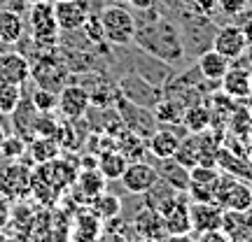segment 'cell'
<instances>
[{
	"instance_id": "obj_1",
	"label": "cell",
	"mask_w": 252,
	"mask_h": 242,
	"mask_svg": "<svg viewBox=\"0 0 252 242\" xmlns=\"http://www.w3.org/2000/svg\"><path fill=\"white\" fill-rule=\"evenodd\" d=\"M133 42L138 45V49L166 63H175L185 56V42L180 37V30L166 17H154L145 24H135Z\"/></svg>"
},
{
	"instance_id": "obj_2",
	"label": "cell",
	"mask_w": 252,
	"mask_h": 242,
	"mask_svg": "<svg viewBox=\"0 0 252 242\" xmlns=\"http://www.w3.org/2000/svg\"><path fill=\"white\" fill-rule=\"evenodd\" d=\"M100 24H103V35H105V42L117 47H126L133 42L135 35V17L131 9H126L124 5H108L103 7V12L98 14Z\"/></svg>"
},
{
	"instance_id": "obj_3",
	"label": "cell",
	"mask_w": 252,
	"mask_h": 242,
	"mask_svg": "<svg viewBox=\"0 0 252 242\" xmlns=\"http://www.w3.org/2000/svg\"><path fill=\"white\" fill-rule=\"evenodd\" d=\"M215 203L222 210L245 212L252 207V187L248 180L234 175H220L215 182Z\"/></svg>"
},
{
	"instance_id": "obj_4",
	"label": "cell",
	"mask_w": 252,
	"mask_h": 242,
	"mask_svg": "<svg viewBox=\"0 0 252 242\" xmlns=\"http://www.w3.org/2000/svg\"><path fill=\"white\" fill-rule=\"evenodd\" d=\"M119 96L126 100H131V103H135V105H140V108L154 109V105H157L166 93H163L161 86H154V84H150L147 80H143L138 72L131 70L128 75H124V77L119 80Z\"/></svg>"
},
{
	"instance_id": "obj_5",
	"label": "cell",
	"mask_w": 252,
	"mask_h": 242,
	"mask_svg": "<svg viewBox=\"0 0 252 242\" xmlns=\"http://www.w3.org/2000/svg\"><path fill=\"white\" fill-rule=\"evenodd\" d=\"M28 24H31V33L37 42L42 45H54L56 35H59V24L54 17V2L52 0H40L31 5L28 12Z\"/></svg>"
},
{
	"instance_id": "obj_6",
	"label": "cell",
	"mask_w": 252,
	"mask_h": 242,
	"mask_svg": "<svg viewBox=\"0 0 252 242\" xmlns=\"http://www.w3.org/2000/svg\"><path fill=\"white\" fill-rule=\"evenodd\" d=\"M117 108H119V117H122V124L126 126V131L140 135L143 140H147V137L159 128L152 109L140 108V105H135V103H131V100L122 98V96H119Z\"/></svg>"
},
{
	"instance_id": "obj_7",
	"label": "cell",
	"mask_w": 252,
	"mask_h": 242,
	"mask_svg": "<svg viewBox=\"0 0 252 242\" xmlns=\"http://www.w3.org/2000/svg\"><path fill=\"white\" fill-rule=\"evenodd\" d=\"M91 105V93L80 84H65L59 91V103L56 109L63 114V119L68 121H77L87 114V109Z\"/></svg>"
},
{
	"instance_id": "obj_8",
	"label": "cell",
	"mask_w": 252,
	"mask_h": 242,
	"mask_svg": "<svg viewBox=\"0 0 252 242\" xmlns=\"http://www.w3.org/2000/svg\"><path fill=\"white\" fill-rule=\"evenodd\" d=\"M119 180H122V184H124V188L128 193L143 196L145 191H150L159 182V172H157V168L152 163L147 161H128L124 175Z\"/></svg>"
},
{
	"instance_id": "obj_9",
	"label": "cell",
	"mask_w": 252,
	"mask_h": 242,
	"mask_svg": "<svg viewBox=\"0 0 252 242\" xmlns=\"http://www.w3.org/2000/svg\"><path fill=\"white\" fill-rule=\"evenodd\" d=\"M182 191H178V196L173 198L168 205L163 207L161 212V221H163V231L166 235H187L191 233V219H189V203L187 198L180 196Z\"/></svg>"
},
{
	"instance_id": "obj_10",
	"label": "cell",
	"mask_w": 252,
	"mask_h": 242,
	"mask_svg": "<svg viewBox=\"0 0 252 242\" xmlns=\"http://www.w3.org/2000/svg\"><path fill=\"white\" fill-rule=\"evenodd\" d=\"M91 14L89 0H61L54 2V17L59 30H80L82 24Z\"/></svg>"
},
{
	"instance_id": "obj_11",
	"label": "cell",
	"mask_w": 252,
	"mask_h": 242,
	"mask_svg": "<svg viewBox=\"0 0 252 242\" xmlns=\"http://www.w3.org/2000/svg\"><path fill=\"white\" fill-rule=\"evenodd\" d=\"M133 72H138L143 80H147L150 84L154 86H163L166 81L173 77V70H171V63L161 61L157 56L147 54L143 49H138V56L133 61Z\"/></svg>"
},
{
	"instance_id": "obj_12",
	"label": "cell",
	"mask_w": 252,
	"mask_h": 242,
	"mask_svg": "<svg viewBox=\"0 0 252 242\" xmlns=\"http://www.w3.org/2000/svg\"><path fill=\"white\" fill-rule=\"evenodd\" d=\"M213 49L226 56L229 61L234 58H243L245 49H248V40L241 26H222L213 37Z\"/></svg>"
},
{
	"instance_id": "obj_13",
	"label": "cell",
	"mask_w": 252,
	"mask_h": 242,
	"mask_svg": "<svg viewBox=\"0 0 252 242\" xmlns=\"http://www.w3.org/2000/svg\"><path fill=\"white\" fill-rule=\"evenodd\" d=\"M222 207L217 203H191L189 200V219H191V231L203 233L213 228H222Z\"/></svg>"
},
{
	"instance_id": "obj_14",
	"label": "cell",
	"mask_w": 252,
	"mask_h": 242,
	"mask_svg": "<svg viewBox=\"0 0 252 242\" xmlns=\"http://www.w3.org/2000/svg\"><path fill=\"white\" fill-rule=\"evenodd\" d=\"M31 77V63L26 56L17 52H5L0 54V84H19L24 86Z\"/></svg>"
},
{
	"instance_id": "obj_15",
	"label": "cell",
	"mask_w": 252,
	"mask_h": 242,
	"mask_svg": "<svg viewBox=\"0 0 252 242\" xmlns=\"http://www.w3.org/2000/svg\"><path fill=\"white\" fill-rule=\"evenodd\" d=\"M220 86L224 91L226 98L243 100L250 98V70L248 68H229L224 72V77L220 80Z\"/></svg>"
},
{
	"instance_id": "obj_16",
	"label": "cell",
	"mask_w": 252,
	"mask_h": 242,
	"mask_svg": "<svg viewBox=\"0 0 252 242\" xmlns=\"http://www.w3.org/2000/svg\"><path fill=\"white\" fill-rule=\"evenodd\" d=\"M0 191L7 198H21L31 191V172L24 165H9L0 177Z\"/></svg>"
},
{
	"instance_id": "obj_17",
	"label": "cell",
	"mask_w": 252,
	"mask_h": 242,
	"mask_svg": "<svg viewBox=\"0 0 252 242\" xmlns=\"http://www.w3.org/2000/svg\"><path fill=\"white\" fill-rule=\"evenodd\" d=\"M180 140L182 137L175 131H171V126L168 128H157L147 137V149L157 159H173L175 152H178V147H180Z\"/></svg>"
},
{
	"instance_id": "obj_18",
	"label": "cell",
	"mask_w": 252,
	"mask_h": 242,
	"mask_svg": "<svg viewBox=\"0 0 252 242\" xmlns=\"http://www.w3.org/2000/svg\"><path fill=\"white\" fill-rule=\"evenodd\" d=\"M198 75L203 77V80L208 81H217L220 84V80L224 77V72L231 68V61L226 58V56H222L220 52H215V49H208V52H203V54L198 56Z\"/></svg>"
},
{
	"instance_id": "obj_19",
	"label": "cell",
	"mask_w": 252,
	"mask_h": 242,
	"mask_svg": "<svg viewBox=\"0 0 252 242\" xmlns=\"http://www.w3.org/2000/svg\"><path fill=\"white\" fill-rule=\"evenodd\" d=\"M159 180L166 182L168 187H173L175 191H187L189 187V168H185L180 161H175V159H159Z\"/></svg>"
},
{
	"instance_id": "obj_20",
	"label": "cell",
	"mask_w": 252,
	"mask_h": 242,
	"mask_svg": "<svg viewBox=\"0 0 252 242\" xmlns=\"http://www.w3.org/2000/svg\"><path fill=\"white\" fill-rule=\"evenodd\" d=\"M133 228L140 238H152V240H163V238H166L161 215H159L157 210H152V207H145L143 212L135 216Z\"/></svg>"
},
{
	"instance_id": "obj_21",
	"label": "cell",
	"mask_w": 252,
	"mask_h": 242,
	"mask_svg": "<svg viewBox=\"0 0 252 242\" xmlns=\"http://www.w3.org/2000/svg\"><path fill=\"white\" fill-rule=\"evenodd\" d=\"M105 182L108 180L100 175L98 168H82L80 175L75 177V187H77V191L82 193V198L91 203L98 193L105 191Z\"/></svg>"
},
{
	"instance_id": "obj_22",
	"label": "cell",
	"mask_w": 252,
	"mask_h": 242,
	"mask_svg": "<svg viewBox=\"0 0 252 242\" xmlns=\"http://www.w3.org/2000/svg\"><path fill=\"white\" fill-rule=\"evenodd\" d=\"M126 165H128V159L119 149H103L98 154V161H96V168L105 180H119L124 175Z\"/></svg>"
},
{
	"instance_id": "obj_23",
	"label": "cell",
	"mask_w": 252,
	"mask_h": 242,
	"mask_svg": "<svg viewBox=\"0 0 252 242\" xmlns=\"http://www.w3.org/2000/svg\"><path fill=\"white\" fill-rule=\"evenodd\" d=\"M154 119L157 124H166V126H182V114H185V105L182 100L173 98V96H163L157 105H154Z\"/></svg>"
},
{
	"instance_id": "obj_24",
	"label": "cell",
	"mask_w": 252,
	"mask_h": 242,
	"mask_svg": "<svg viewBox=\"0 0 252 242\" xmlns=\"http://www.w3.org/2000/svg\"><path fill=\"white\" fill-rule=\"evenodd\" d=\"M24 35V19L17 9H0V42L14 45Z\"/></svg>"
},
{
	"instance_id": "obj_25",
	"label": "cell",
	"mask_w": 252,
	"mask_h": 242,
	"mask_svg": "<svg viewBox=\"0 0 252 242\" xmlns=\"http://www.w3.org/2000/svg\"><path fill=\"white\" fill-rule=\"evenodd\" d=\"M28 152H31V159L42 165V163H49L61 156V144L56 142V137H45V135H37L35 140H31L28 144Z\"/></svg>"
},
{
	"instance_id": "obj_26",
	"label": "cell",
	"mask_w": 252,
	"mask_h": 242,
	"mask_svg": "<svg viewBox=\"0 0 252 242\" xmlns=\"http://www.w3.org/2000/svg\"><path fill=\"white\" fill-rule=\"evenodd\" d=\"M222 231L234 242H250L252 235V231L245 224L243 212H234V210H224L222 212Z\"/></svg>"
},
{
	"instance_id": "obj_27",
	"label": "cell",
	"mask_w": 252,
	"mask_h": 242,
	"mask_svg": "<svg viewBox=\"0 0 252 242\" xmlns=\"http://www.w3.org/2000/svg\"><path fill=\"white\" fill-rule=\"evenodd\" d=\"M210 121H213V114H210V109L206 105H189L185 108V114H182V126H185V131L187 133H203L210 128Z\"/></svg>"
},
{
	"instance_id": "obj_28",
	"label": "cell",
	"mask_w": 252,
	"mask_h": 242,
	"mask_svg": "<svg viewBox=\"0 0 252 242\" xmlns=\"http://www.w3.org/2000/svg\"><path fill=\"white\" fill-rule=\"evenodd\" d=\"M91 212L98 216L100 221H112L115 216L122 212V200L112 193H98V196L91 200Z\"/></svg>"
},
{
	"instance_id": "obj_29",
	"label": "cell",
	"mask_w": 252,
	"mask_h": 242,
	"mask_svg": "<svg viewBox=\"0 0 252 242\" xmlns=\"http://www.w3.org/2000/svg\"><path fill=\"white\" fill-rule=\"evenodd\" d=\"M217 165L226 172V175H234V177H241V180H250L252 170H250V163H245L243 159H236L231 152L226 149H220L217 152Z\"/></svg>"
},
{
	"instance_id": "obj_30",
	"label": "cell",
	"mask_w": 252,
	"mask_h": 242,
	"mask_svg": "<svg viewBox=\"0 0 252 242\" xmlns=\"http://www.w3.org/2000/svg\"><path fill=\"white\" fill-rule=\"evenodd\" d=\"M75 235L80 242H96L100 233H103V226H100V219L94 212H84V215L77 216V224H75Z\"/></svg>"
},
{
	"instance_id": "obj_31",
	"label": "cell",
	"mask_w": 252,
	"mask_h": 242,
	"mask_svg": "<svg viewBox=\"0 0 252 242\" xmlns=\"http://www.w3.org/2000/svg\"><path fill=\"white\" fill-rule=\"evenodd\" d=\"M21 103V86L19 84H0V114L9 117Z\"/></svg>"
},
{
	"instance_id": "obj_32",
	"label": "cell",
	"mask_w": 252,
	"mask_h": 242,
	"mask_svg": "<svg viewBox=\"0 0 252 242\" xmlns=\"http://www.w3.org/2000/svg\"><path fill=\"white\" fill-rule=\"evenodd\" d=\"M31 103H33V108L37 112H42V114H49V112H54L56 109V103H59V93L52 89H42V86H37L35 93L31 96Z\"/></svg>"
},
{
	"instance_id": "obj_33",
	"label": "cell",
	"mask_w": 252,
	"mask_h": 242,
	"mask_svg": "<svg viewBox=\"0 0 252 242\" xmlns=\"http://www.w3.org/2000/svg\"><path fill=\"white\" fill-rule=\"evenodd\" d=\"M222 172L217 170V165H203V163H196L189 168V180L198 182V184H215L220 180Z\"/></svg>"
},
{
	"instance_id": "obj_34",
	"label": "cell",
	"mask_w": 252,
	"mask_h": 242,
	"mask_svg": "<svg viewBox=\"0 0 252 242\" xmlns=\"http://www.w3.org/2000/svg\"><path fill=\"white\" fill-rule=\"evenodd\" d=\"M24 152H26V140H24L19 133L7 135L5 142H2V149H0V154H2L5 159H19Z\"/></svg>"
},
{
	"instance_id": "obj_35",
	"label": "cell",
	"mask_w": 252,
	"mask_h": 242,
	"mask_svg": "<svg viewBox=\"0 0 252 242\" xmlns=\"http://www.w3.org/2000/svg\"><path fill=\"white\" fill-rule=\"evenodd\" d=\"M82 28H84V33H87V37H89L91 42H105V35H103V24H100L98 17L89 14L87 21L82 24Z\"/></svg>"
},
{
	"instance_id": "obj_36",
	"label": "cell",
	"mask_w": 252,
	"mask_h": 242,
	"mask_svg": "<svg viewBox=\"0 0 252 242\" xmlns=\"http://www.w3.org/2000/svg\"><path fill=\"white\" fill-rule=\"evenodd\" d=\"M56 121L49 114H37V119H35V124H33V133L35 135H45V137H54L56 135Z\"/></svg>"
},
{
	"instance_id": "obj_37",
	"label": "cell",
	"mask_w": 252,
	"mask_h": 242,
	"mask_svg": "<svg viewBox=\"0 0 252 242\" xmlns=\"http://www.w3.org/2000/svg\"><path fill=\"white\" fill-rule=\"evenodd\" d=\"M217 7L222 9L224 14H229V17H234V14H241L245 9V5H248V0H215Z\"/></svg>"
},
{
	"instance_id": "obj_38",
	"label": "cell",
	"mask_w": 252,
	"mask_h": 242,
	"mask_svg": "<svg viewBox=\"0 0 252 242\" xmlns=\"http://www.w3.org/2000/svg\"><path fill=\"white\" fill-rule=\"evenodd\" d=\"M196 242H234L222 228H213V231H203L196 233Z\"/></svg>"
},
{
	"instance_id": "obj_39",
	"label": "cell",
	"mask_w": 252,
	"mask_h": 242,
	"mask_svg": "<svg viewBox=\"0 0 252 242\" xmlns=\"http://www.w3.org/2000/svg\"><path fill=\"white\" fill-rule=\"evenodd\" d=\"M9 219H12V207H9V198L0 196V231L9 224Z\"/></svg>"
},
{
	"instance_id": "obj_40",
	"label": "cell",
	"mask_w": 252,
	"mask_h": 242,
	"mask_svg": "<svg viewBox=\"0 0 252 242\" xmlns=\"http://www.w3.org/2000/svg\"><path fill=\"white\" fill-rule=\"evenodd\" d=\"M96 242H131L126 235H122L119 231H115V228H108V231H103V233L96 238Z\"/></svg>"
},
{
	"instance_id": "obj_41",
	"label": "cell",
	"mask_w": 252,
	"mask_h": 242,
	"mask_svg": "<svg viewBox=\"0 0 252 242\" xmlns=\"http://www.w3.org/2000/svg\"><path fill=\"white\" fill-rule=\"evenodd\" d=\"M126 2L133 9H138V12H150V9H154V5H157V0H126Z\"/></svg>"
},
{
	"instance_id": "obj_42",
	"label": "cell",
	"mask_w": 252,
	"mask_h": 242,
	"mask_svg": "<svg viewBox=\"0 0 252 242\" xmlns=\"http://www.w3.org/2000/svg\"><path fill=\"white\" fill-rule=\"evenodd\" d=\"M163 242H196V238H191V233H187V235H166Z\"/></svg>"
},
{
	"instance_id": "obj_43",
	"label": "cell",
	"mask_w": 252,
	"mask_h": 242,
	"mask_svg": "<svg viewBox=\"0 0 252 242\" xmlns=\"http://www.w3.org/2000/svg\"><path fill=\"white\" fill-rule=\"evenodd\" d=\"M243 28V33H245V40H248V45L252 42V21H248L245 26H241Z\"/></svg>"
},
{
	"instance_id": "obj_44",
	"label": "cell",
	"mask_w": 252,
	"mask_h": 242,
	"mask_svg": "<svg viewBox=\"0 0 252 242\" xmlns=\"http://www.w3.org/2000/svg\"><path fill=\"white\" fill-rule=\"evenodd\" d=\"M243 58H245V61H248V63H250V65H252V42H250V45H248V49H245Z\"/></svg>"
},
{
	"instance_id": "obj_45",
	"label": "cell",
	"mask_w": 252,
	"mask_h": 242,
	"mask_svg": "<svg viewBox=\"0 0 252 242\" xmlns=\"http://www.w3.org/2000/svg\"><path fill=\"white\" fill-rule=\"evenodd\" d=\"M0 9H12V0H0Z\"/></svg>"
},
{
	"instance_id": "obj_46",
	"label": "cell",
	"mask_w": 252,
	"mask_h": 242,
	"mask_svg": "<svg viewBox=\"0 0 252 242\" xmlns=\"http://www.w3.org/2000/svg\"><path fill=\"white\" fill-rule=\"evenodd\" d=\"M5 137H7V131L0 126V149H2V142H5Z\"/></svg>"
},
{
	"instance_id": "obj_47",
	"label": "cell",
	"mask_w": 252,
	"mask_h": 242,
	"mask_svg": "<svg viewBox=\"0 0 252 242\" xmlns=\"http://www.w3.org/2000/svg\"><path fill=\"white\" fill-rule=\"evenodd\" d=\"M133 242H163V240H152V238H138V240Z\"/></svg>"
},
{
	"instance_id": "obj_48",
	"label": "cell",
	"mask_w": 252,
	"mask_h": 242,
	"mask_svg": "<svg viewBox=\"0 0 252 242\" xmlns=\"http://www.w3.org/2000/svg\"><path fill=\"white\" fill-rule=\"evenodd\" d=\"M110 2H115V5H124L126 0H110Z\"/></svg>"
},
{
	"instance_id": "obj_49",
	"label": "cell",
	"mask_w": 252,
	"mask_h": 242,
	"mask_svg": "<svg viewBox=\"0 0 252 242\" xmlns=\"http://www.w3.org/2000/svg\"><path fill=\"white\" fill-rule=\"evenodd\" d=\"M26 5H33V2H40V0H24Z\"/></svg>"
},
{
	"instance_id": "obj_50",
	"label": "cell",
	"mask_w": 252,
	"mask_h": 242,
	"mask_svg": "<svg viewBox=\"0 0 252 242\" xmlns=\"http://www.w3.org/2000/svg\"><path fill=\"white\" fill-rule=\"evenodd\" d=\"M250 98H252V70H250Z\"/></svg>"
},
{
	"instance_id": "obj_51",
	"label": "cell",
	"mask_w": 252,
	"mask_h": 242,
	"mask_svg": "<svg viewBox=\"0 0 252 242\" xmlns=\"http://www.w3.org/2000/svg\"><path fill=\"white\" fill-rule=\"evenodd\" d=\"M52 2H61V0H52Z\"/></svg>"
},
{
	"instance_id": "obj_52",
	"label": "cell",
	"mask_w": 252,
	"mask_h": 242,
	"mask_svg": "<svg viewBox=\"0 0 252 242\" xmlns=\"http://www.w3.org/2000/svg\"><path fill=\"white\" fill-rule=\"evenodd\" d=\"M250 242H252V240H250Z\"/></svg>"
}]
</instances>
